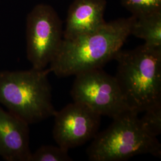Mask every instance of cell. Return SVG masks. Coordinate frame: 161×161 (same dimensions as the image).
Returning a JSON list of instances; mask_svg holds the SVG:
<instances>
[{"instance_id":"cell-2","label":"cell","mask_w":161,"mask_h":161,"mask_svg":"<svg viewBox=\"0 0 161 161\" xmlns=\"http://www.w3.org/2000/svg\"><path fill=\"white\" fill-rule=\"evenodd\" d=\"M114 59L115 78L130 109L139 114L161 103V47L121 50Z\"/></svg>"},{"instance_id":"cell-4","label":"cell","mask_w":161,"mask_h":161,"mask_svg":"<svg viewBox=\"0 0 161 161\" xmlns=\"http://www.w3.org/2000/svg\"><path fill=\"white\" fill-rule=\"evenodd\" d=\"M138 115L128 110L113 119L103 131L98 132L86 149L88 159L124 161L144 154L161 158V143L144 131Z\"/></svg>"},{"instance_id":"cell-9","label":"cell","mask_w":161,"mask_h":161,"mask_svg":"<svg viewBox=\"0 0 161 161\" xmlns=\"http://www.w3.org/2000/svg\"><path fill=\"white\" fill-rule=\"evenodd\" d=\"M106 0H74L69 7L64 39H73L102 27L106 23Z\"/></svg>"},{"instance_id":"cell-8","label":"cell","mask_w":161,"mask_h":161,"mask_svg":"<svg viewBox=\"0 0 161 161\" xmlns=\"http://www.w3.org/2000/svg\"><path fill=\"white\" fill-rule=\"evenodd\" d=\"M29 124L0 106V156L7 161H29Z\"/></svg>"},{"instance_id":"cell-6","label":"cell","mask_w":161,"mask_h":161,"mask_svg":"<svg viewBox=\"0 0 161 161\" xmlns=\"http://www.w3.org/2000/svg\"><path fill=\"white\" fill-rule=\"evenodd\" d=\"M26 54L32 68L46 69L64 39L62 23L52 6H35L26 19Z\"/></svg>"},{"instance_id":"cell-11","label":"cell","mask_w":161,"mask_h":161,"mask_svg":"<svg viewBox=\"0 0 161 161\" xmlns=\"http://www.w3.org/2000/svg\"><path fill=\"white\" fill-rule=\"evenodd\" d=\"M68 150L59 146L44 145L31 153L29 161H72Z\"/></svg>"},{"instance_id":"cell-3","label":"cell","mask_w":161,"mask_h":161,"mask_svg":"<svg viewBox=\"0 0 161 161\" xmlns=\"http://www.w3.org/2000/svg\"><path fill=\"white\" fill-rule=\"evenodd\" d=\"M48 69L0 70V104L29 125L54 116Z\"/></svg>"},{"instance_id":"cell-12","label":"cell","mask_w":161,"mask_h":161,"mask_svg":"<svg viewBox=\"0 0 161 161\" xmlns=\"http://www.w3.org/2000/svg\"><path fill=\"white\" fill-rule=\"evenodd\" d=\"M144 112L143 116L139 118L142 127L148 134L157 138L161 133V103Z\"/></svg>"},{"instance_id":"cell-5","label":"cell","mask_w":161,"mask_h":161,"mask_svg":"<svg viewBox=\"0 0 161 161\" xmlns=\"http://www.w3.org/2000/svg\"><path fill=\"white\" fill-rule=\"evenodd\" d=\"M70 94L74 102L86 105L101 116L114 119L131 110L115 76L102 68L75 75Z\"/></svg>"},{"instance_id":"cell-1","label":"cell","mask_w":161,"mask_h":161,"mask_svg":"<svg viewBox=\"0 0 161 161\" xmlns=\"http://www.w3.org/2000/svg\"><path fill=\"white\" fill-rule=\"evenodd\" d=\"M132 16L106 22L88 34L63 39L50 64L51 72L60 78L102 68L111 60L131 35Z\"/></svg>"},{"instance_id":"cell-10","label":"cell","mask_w":161,"mask_h":161,"mask_svg":"<svg viewBox=\"0 0 161 161\" xmlns=\"http://www.w3.org/2000/svg\"><path fill=\"white\" fill-rule=\"evenodd\" d=\"M131 35L150 46L161 47V12L132 16Z\"/></svg>"},{"instance_id":"cell-7","label":"cell","mask_w":161,"mask_h":161,"mask_svg":"<svg viewBox=\"0 0 161 161\" xmlns=\"http://www.w3.org/2000/svg\"><path fill=\"white\" fill-rule=\"evenodd\" d=\"M53 137L58 146L69 150L95 137L101 116L83 104L74 102L56 111Z\"/></svg>"},{"instance_id":"cell-13","label":"cell","mask_w":161,"mask_h":161,"mask_svg":"<svg viewBox=\"0 0 161 161\" xmlns=\"http://www.w3.org/2000/svg\"><path fill=\"white\" fill-rule=\"evenodd\" d=\"M121 4L133 16L161 12V0H121Z\"/></svg>"}]
</instances>
